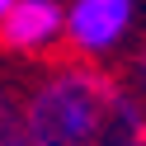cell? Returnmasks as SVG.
<instances>
[{"instance_id": "1", "label": "cell", "mask_w": 146, "mask_h": 146, "mask_svg": "<svg viewBox=\"0 0 146 146\" xmlns=\"http://www.w3.org/2000/svg\"><path fill=\"white\" fill-rule=\"evenodd\" d=\"M19 113L24 146H146V99L94 61L52 66Z\"/></svg>"}, {"instance_id": "5", "label": "cell", "mask_w": 146, "mask_h": 146, "mask_svg": "<svg viewBox=\"0 0 146 146\" xmlns=\"http://www.w3.org/2000/svg\"><path fill=\"white\" fill-rule=\"evenodd\" d=\"M132 90L146 99V47L137 52V61H132Z\"/></svg>"}, {"instance_id": "2", "label": "cell", "mask_w": 146, "mask_h": 146, "mask_svg": "<svg viewBox=\"0 0 146 146\" xmlns=\"http://www.w3.org/2000/svg\"><path fill=\"white\" fill-rule=\"evenodd\" d=\"M137 0H71L61 5V42L80 61H104L132 38Z\"/></svg>"}, {"instance_id": "3", "label": "cell", "mask_w": 146, "mask_h": 146, "mask_svg": "<svg viewBox=\"0 0 146 146\" xmlns=\"http://www.w3.org/2000/svg\"><path fill=\"white\" fill-rule=\"evenodd\" d=\"M0 42L14 57H42L61 42V5L57 0H14L0 19Z\"/></svg>"}, {"instance_id": "4", "label": "cell", "mask_w": 146, "mask_h": 146, "mask_svg": "<svg viewBox=\"0 0 146 146\" xmlns=\"http://www.w3.org/2000/svg\"><path fill=\"white\" fill-rule=\"evenodd\" d=\"M0 146H24V113L19 99L0 90Z\"/></svg>"}, {"instance_id": "6", "label": "cell", "mask_w": 146, "mask_h": 146, "mask_svg": "<svg viewBox=\"0 0 146 146\" xmlns=\"http://www.w3.org/2000/svg\"><path fill=\"white\" fill-rule=\"evenodd\" d=\"M10 5H14V0H0V19H5V10H10Z\"/></svg>"}]
</instances>
